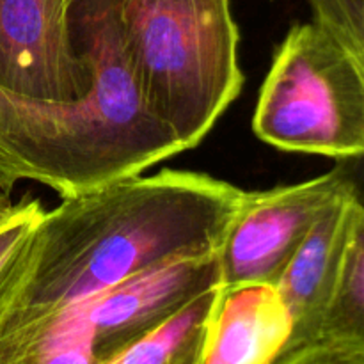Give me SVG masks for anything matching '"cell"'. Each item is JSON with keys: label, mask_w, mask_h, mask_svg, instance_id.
Returning <instances> with one entry per match:
<instances>
[{"label": "cell", "mask_w": 364, "mask_h": 364, "mask_svg": "<svg viewBox=\"0 0 364 364\" xmlns=\"http://www.w3.org/2000/svg\"><path fill=\"white\" fill-rule=\"evenodd\" d=\"M245 191L192 171L135 174L43 212L2 323L82 304L183 256L219 252Z\"/></svg>", "instance_id": "obj_1"}, {"label": "cell", "mask_w": 364, "mask_h": 364, "mask_svg": "<svg viewBox=\"0 0 364 364\" xmlns=\"http://www.w3.org/2000/svg\"><path fill=\"white\" fill-rule=\"evenodd\" d=\"M71 28L89 66V89L66 103L20 98L0 87V191L20 180L60 198L142 174L183 153L146 100L112 0H73Z\"/></svg>", "instance_id": "obj_2"}, {"label": "cell", "mask_w": 364, "mask_h": 364, "mask_svg": "<svg viewBox=\"0 0 364 364\" xmlns=\"http://www.w3.org/2000/svg\"><path fill=\"white\" fill-rule=\"evenodd\" d=\"M112 2L149 107L196 148L244 87L231 0Z\"/></svg>", "instance_id": "obj_3"}, {"label": "cell", "mask_w": 364, "mask_h": 364, "mask_svg": "<svg viewBox=\"0 0 364 364\" xmlns=\"http://www.w3.org/2000/svg\"><path fill=\"white\" fill-rule=\"evenodd\" d=\"M252 130L283 151L364 159V84L343 46L316 21L294 25L274 52Z\"/></svg>", "instance_id": "obj_4"}, {"label": "cell", "mask_w": 364, "mask_h": 364, "mask_svg": "<svg viewBox=\"0 0 364 364\" xmlns=\"http://www.w3.org/2000/svg\"><path fill=\"white\" fill-rule=\"evenodd\" d=\"M352 183L338 167L301 183L245 192L219 251L224 288L276 287L320 213Z\"/></svg>", "instance_id": "obj_5"}, {"label": "cell", "mask_w": 364, "mask_h": 364, "mask_svg": "<svg viewBox=\"0 0 364 364\" xmlns=\"http://www.w3.org/2000/svg\"><path fill=\"white\" fill-rule=\"evenodd\" d=\"M73 0H0V87L66 103L87 92L89 66L71 28Z\"/></svg>", "instance_id": "obj_6"}, {"label": "cell", "mask_w": 364, "mask_h": 364, "mask_svg": "<svg viewBox=\"0 0 364 364\" xmlns=\"http://www.w3.org/2000/svg\"><path fill=\"white\" fill-rule=\"evenodd\" d=\"M217 287H223V281L219 252H213L151 267L82 302L96 355L107 364Z\"/></svg>", "instance_id": "obj_7"}, {"label": "cell", "mask_w": 364, "mask_h": 364, "mask_svg": "<svg viewBox=\"0 0 364 364\" xmlns=\"http://www.w3.org/2000/svg\"><path fill=\"white\" fill-rule=\"evenodd\" d=\"M358 198L359 191L352 181L320 213L274 287L291 318V338L287 348L318 341L322 320L336 290L352 208Z\"/></svg>", "instance_id": "obj_8"}, {"label": "cell", "mask_w": 364, "mask_h": 364, "mask_svg": "<svg viewBox=\"0 0 364 364\" xmlns=\"http://www.w3.org/2000/svg\"><path fill=\"white\" fill-rule=\"evenodd\" d=\"M290 338V313L276 288H224L201 364H272Z\"/></svg>", "instance_id": "obj_9"}, {"label": "cell", "mask_w": 364, "mask_h": 364, "mask_svg": "<svg viewBox=\"0 0 364 364\" xmlns=\"http://www.w3.org/2000/svg\"><path fill=\"white\" fill-rule=\"evenodd\" d=\"M0 364H103L84 306H70L0 326Z\"/></svg>", "instance_id": "obj_10"}, {"label": "cell", "mask_w": 364, "mask_h": 364, "mask_svg": "<svg viewBox=\"0 0 364 364\" xmlns=\"http://www.w3.org/2000/svg\"><path fill=\"white\" fill-rule=\"evenodd\" d=\"M224 287L212 288L107 364H201Z\"/></svg>", "instance_id": "obj_11"}, {"label": "cell", "mask_w": 364, "mask_h": 364, "mask_svg": "<svg viewBox=\"0 0 364 364\" xmlns=\"http://www.w3.org/2000/svg\"><path fill=\"white\" fill-rule=\"evenodd\" d=\"M318 340L364 354V201L352 208L340 276Z\"/></svg>", "instance_id": "obj_12"}, {"label": "cell", "mask_w": 364, "mask_h": 364, "mask_svg": "<svg viewBox=\"0 0 364 364\" xmlns=\"http://www.w3.org/2000/svg\"><path fill=\"white\" fill-rule=\"evenodd\" d=\"M43 212L45 208L36 199L20 201L13 215L0 224V326L27 272L32 237Z\"/></svg>", "instance_id": "obj_13"}, {"label": "cell", "mask_w": 364, "mask_h": 364, "mask_svg": "<svg viewBox=\"0 0 364 364\" xmlns=\"http://www.w3.org/2000/svg\"><path fill=\"white\" fill-rule=\"evenodd\" d=\"M313 21L322 25L347 52L364 84L363 0H308Z\"/></svg>", "instance_id": "obj_14"}, {"label": "cell", "mask_w": 364, "mask_h": 364, "mask_svg": "<svg viewBox=\"0 0 364 364\" xmlns=\"http://www.w3.org/2000/svg\"><path fill=\"white\" fill-rule=\"evenodd\" d=\"M272 364H364V354L331 341H313L287 348Z\"/></svg>", "instance_id": "obj_15"}, {"label": "cell", "mask_w": 364, "mask_h": 364, "mask_svg": "<svg viewBox=\"0 0 364 364\" xmlns=\"http://www.w3.org/2000/svg\"><path fill=\"white\" fill-rule=\"evenodd\" d=\"M16 206H18V203L16 205H13L6 194H0V224H4L11 215H13L14 210H16Z\"/></svg>", "instance_id": "obj_16"}, {"label": "cell", "mask_w": 364, "mask_h": 364, "mask_svg": "<svg viewBox=\"0 0 364 364\" xmlns=\"http://www.w3.org/2000/svg\"><path fill=\"white\" fill-rule=\"evenodd\" d=\"M363 2H364V0H363Z\"/></svg>", "instance_id": "obj_17"}]
</instances>
